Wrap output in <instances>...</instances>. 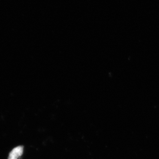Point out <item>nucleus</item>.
Returning <instances> with one entry per match:
<instances>
[{"instance_id": "1", "label": "nucleus", "mask_w": 159, "mask_h": 159, "mask_svg": "<svg viewBox=\"0 0 159 159\" xmlns=\"http://www.w3.org/2000/svg\"><path fill=\"white\" fill-rule=\"evenodd\" d=\"M24 147L21 145L17 146L13 148L9 154L8 159H18L21 156L23 153Z\"/></svg>"}]
</instances>
